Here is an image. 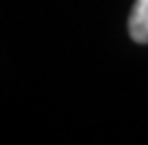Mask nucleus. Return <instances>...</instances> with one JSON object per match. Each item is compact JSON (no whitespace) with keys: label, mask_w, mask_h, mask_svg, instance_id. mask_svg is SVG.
Listing matches in <instances>:
<instances>
[{"label":"nucleus","mask_w":148,"mask_h":145,"mask_svg":"<svg viewBox=\"0 0 148 145\" xmlns=\"http://www.w3.org/2000/svg\"><path fill=\"white\" fill-rule=\"evenodd\" d=\"M129 33L137 43H148V0H135L129 18Z\"/></svg>","instance_id":"f257e3e1"}]
</instances>
